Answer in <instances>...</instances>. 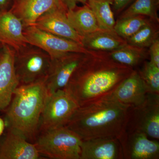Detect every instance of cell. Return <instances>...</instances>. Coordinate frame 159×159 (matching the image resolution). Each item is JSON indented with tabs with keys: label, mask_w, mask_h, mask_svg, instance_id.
I'll use <instances>...</instances> for the list:
<instances>
[{
	"label": "cell",
	"mask_w": 159,
	"mask_h": 159,
	"mask_svg": "<svg viewBox=\"0 0 159 159\" xmlns=\"http://www.w3.org/2000/svg\"><path fill=\"white\" fill-rule=\"evenodd\" d=\"M112 92L80 104L65 126L82 140L102 137L121 139L130 107L118 101Z\"/></svg>",
	"instance_id": "cell-1"
},
{
	"label": "cell",
	"mask_w": 159,
	"mask_h": 159,
	"mask_svg": "<svg viewBox=\"0 0 159 159\" xmlns=\"http://www.w3.org/2000/svg\"><path fill=\"white\" fill-rule=\"evenodd\" d=\"M134 70L114 61L107 52L90 51L63 89L79 105L113 91Z\"/></svg>",
	"instance_id": "cell-2"
},
{
	"label": "cell",
	"mask_w": 159,
	"mask_h": 159,
	"mask_svg": "<svg viewBox=\"0 0 159 159\" xmlns=\"http://www.w3.org/2000/svg\"><path fill=\"white\" fill-rule=\"evenodd\" d=\"M45 81L19 85L5 110L6 129L19 134L32 143L39 134L40 119L48 94Z\"/></svg>",
	"instance_id": "cell-3"
},
{
	"label": "cell",
	"mask_w": 159,
	"mask_h": 159,
	"mask_svg": "<svg viewBox=\"0 0 159 159\" xmlns=\"http://www.w3.org/2000/svg\"><path fill=\"white\" fill-rule=\"evenodd\" d=\"M82 140L66 126L42 132L34 145L41 156L51 159H80Z\"/></svg>",
	"instance_id": "cell-4"
},
{
	"label": "cell",
	"mask_w": 159,
	"mask_h": 159,
	"mask_svg": "<svg viewBox=\"0 0 159 159\" xmlns=\"http://www.w3.org/2000/svg\"><path fill=\"white\" fill-rule=\"evenodd\" d=\"M51 62L46 52L29 44L15 51L14 69L19 85L45 80Z\"/></svg>",
	"instance_id": "cell-5"
},
{
	"label": "cell",
	"mask_w": 159,
	"mask_h": 159,
	"mask_svg": "<svg viewBox=\"0 0 159 159\" xmlns=\"http://www.w3.org/2000/svg\"><path fill=\"white\" fill-rule=\"evenodd\" d=\"M79 104L65 90L48 93L43 108L39 124V134L65 126Z\"/></svg>",
	"instance_id": "cell-6"
},
{
	"label": "cell",
	"mask_w": 159,
	"mask_h": 159,
	"mask_svg": "<svg viewBox=\"0 0 159 159\" xmlns=\"http://www.w3.org/2000/svg\"><path fill=\"white\" fill-rule=\"evenodd\" d=\"M139 132L159 139V94L148 93L142 103L129 109L125 133Z\"/></svg>",
	"instance_id": "cell-7"
},
{
	"label": "cell",
	"mask_w": 159,
	"mask_h": 159,
	"mask_svg": "<svg viewBox=\"0 0 159 159\" xmlns=\"http://www.w3.org/2000/svg\"><path fill=\"white\" fill-rule=\"evenodd\" d=\"M23 34L28 44L42 49L51 59L66 53H88L90 51L80 43L46 32L33 25L24 27Z\"/></svg>",
	"instance_id": "cell-8"
},
{
	"label": "cell",
	"mask_w": 159,
	"mask_h": 159,
	"mask_svg": "<svg viewBox=\"0 0 159 159\" xmlns=\"http://www.w3.org/2000/svg\"><path fill=\"white\" fill-rule=\"evenodd\" d=\"M89 53L70 52L51 59V66L45 81L48 93L64 89Z\"/></svg>",
	"instance_id": "cell-9"
},
{
	"label": "cell",
	"mask_w": 159,
	"mask_h": 159,
	"mask_svg": "<svg viewBox=\"0 0 159 159\" xmlns=\"http://www.w3.org/2000/svg\"><path fill=\"white\" fill-rule=\"evenodd\" d=\"M125 159H159V142L139 132L124 133L121 139Z\"/></svg>",
	"instance_id": "cell-10"
},
{
	"label": "cell",
	"mask_w": 159,
	"mask_h": 159,
	"mask_svg": "<svg viewBox=\"0 0 159 159\" xmlns=\"http://www.w3.org/2000/svg\"><path fill=\"white\" fill-rule=\"evenodd\" d=\"M15 51L3 45L0 54V111H4L11 102L19 83L14 69Z\"/></svg>",
	"instance_id": "cell-11"
},
{
	"label": "cell",
	"mask_w": 159,
	"mask_h": 159,
	"mask_svg": "<svg viewBox=\"0 0 159 159\" xmlns=\"http://www.w3.org/2000/svg\"><path fill=\"white\" fill-rule=\"evenodd\" d=\"M33 25L46 32L81 44L82 38L69 22L66 11L61 5L44 13L36 20Z\"/></svg>",
	"instance_id": "cell-12"
},
{
	"label": "cell",
	"mask_w": 159,
	"mask_h": 159,
	"mask_svg": "<svg viewBox=\"0 0 159 159\" xmlns=\"http://www.w3.org/2000/svg\"><path fill=\"white\" fill-rule=\"evenodd\" d=\"M41 157L34 143L11 129L0 139V159H39Z\"/></svg>",
	"instance_id": "cell-13"
},
{
	"label": "cell",
	"mask_w": 159,
	"mask_h": 159,
	"mask_svg": "<svg viewBox=\"0 0 159 159\" xmlns=\"http://www.w3.org/2000/svg\"><path fill=\"white\" fill-rule=\"evenodd\" d=\"M80 159H123L119 139L102 137L82 140Z\"/></svg>",
	"instance_id": "cell-14"
},
{
	"label": "cell",
	"mask_w": 159,
	"mask_h": 159,
	"mask_svg": "<svg viewBox=\"0 0 159 159\" xmlns=\"http://www.w3.org/2000/svg\"><path fill=\"white\" fill-rule=\"evenodd\" d=\"M61 5L59 0H14L9 10L25 27L34 25L44 13Z\"/></svg>",
	"instance_id": "cell-15"
},
{
	"label": "cell",
	"mask_w": 159,
	"mask_h": 159,
	"mask_svg": "<svg viewBox=\"0 0 159 159\" xmlns=\"http://www.w3.org/2000/svg\"><path fill=\"white\" fill-rule=\"evenodd\" d=\"M112 92L118 101L129 107L142 103L148 93L139 71L134 69Z\"/></svg>",
	"instance_id": "cell-16"
},
{
	"label": "cell",
	"mask_w": 159,
	"mask_h": 159,
	"mask_svg": "<svg viewBox=\"0 0 159 159\" xmlns=\"http://www.w3.org/2000/svg\"><path fill=\"white\" fill-rule=\"evenodd\" d=\"M21 21L9 10L0 11V43L15 51L29 44L23 34Z\"/></svg>",
	"instance_id": "cell-17"
},
{
	"label": "cell",
	"mask_w": 159,
	"mask_h": 159,
	"mask_svg": "<svg viewBox=\"0 0 159 159\" xmlns=\"http://www.w3.org/2000/svg\"><path fill=\"white\" fill-rule=\"evenodd\" d=\"M81 44L89 51L111 52L127 44L115 31L99 30L82 37Z\"/></svg>",
	"instance_id": "cell-18"
},
{
	"label": "cell",
	"mask_w": 159,
	"mask_h": 159,
	"mask_svg": "<svg viewBox=\"0 0 159 159\" xmlns=\"http://www.w3.org/2000/svg\"><path fill=\"white\" fill-rule=\"evenodd\" d=\"M69 22L81 38L99 29L93 11L86 4L66 11Z\"/></svg>",
	"instance_id": "cell-19"
},
{
	"label": "cell",
	"mask_w": 159,
	"mask_h": 159,
	"mask_svg": "<svg viewBox=\"0 0 159 159\" xmlns=\"http://www.w3.org/2000/svg\"><path fill=\"white\" fill-rule=\"evenodd\" d=\"M107 53L114 61L134 69L144 62L148 56L147 48H139L128 43Z\"/></svg>",
	"instance_id": "cell-20"
},
{
	"label": "cell",
	"mask_w": 159,
	"mask_h": 159,
	"mask_svg": "<svg viewBox=\"0 0 159 159\" xmlns=\"http://www.w3.org/2000/svg\"><path fill=\"white\" fill-rule=\"evenodd\" d=\"M86 4L96 17L99 29L115 31L116 21L111 9L112 0H88Z\"/></svg>",
	"instance_id": "cell-21"
},
{
	"label": "cell",
	"mask_w": 159,
	"mask_h": 159,
	"mask_svg": "<svg viewBox=\"0 0 159 159\" xmlns=\"http://www.w3.org/2000/svg\"><path fill=\"white\" fill-rule=\"evenodd\" d=\"M159 0H134L123 11L119 18L136 15L145 16L159 23L158 10Z\"/></svg>",
	"instance_id": "cell-22"
},
{
	"label": "cell",
	"mask_w": 159,
	"mask_h": 159,
	"mask_svg": "<svg viewBox=\"0 0 159 159\" xmlns=\"http://www.w3.org/2000/svg\"><path fill=\"white\" fill-rule=\"evenodd\" d=\"M159 23L150 20L136 33L126 40L127 43L140 48H148L159 38Z\"/></svg>",
	"instance_id": "cell-23"
},
{
	"label": "cell",
	"mask_w": 159,
	"mask_h": 159,
	"mask_svg": "<svg viewBox=\"0 0 159 159\" xmlns=\"http://www.w3.org/2000/svg\"><path fill=\"white\" fill-rule=\"evenodd\" d=\"M150 19L145 16L136 15L119 18L114 26V31L126 40L145 25Z\"/></svg>",
	"instance_id": "cell-24"
},
{
	"label": "cell",
	"mask_w": 159,
	"mask_h": 159,
	"mask_svg": "<svg viewBox=\"0 0 159 159\" xmlns=\"http://www.w3.org/2000/svg\"><path fill=\"white\" fill-rule=\"evenodd\" d=\"M139 71L148 93L159 94V67L150 61H145Z\"/></svg>",
	"instance_id": "cell-25"
},
{
	"label": "cell",
	"mask_w": 159,
	"mask_h": 159,
	"mask_svg": "<svg viewBox=\"0 0 159 159\" xmlns=\"http://www.w3.org/2000/svg\"><path fill=\"white\" fill-rule=\"evenodd\" d=\"M150 61L159 67V38L157 39L148 48Z\"/></svg>",
	"instance_id": "cell-26"
},
{
	"label": "cell",
	"mask_w": 159,
	"mask_h": 159,
	"mask_svg": "<svg viewBox=\"0 0 159 159\" xmlns=\"http://www.w3.org/2000/svg\"><path fill=\"white\" fill-rule=\"evenodd\" d=\"M113 8L116 13H121L134 0H112Z\"/></svg>",
	"instance_id": "cell-27"
},
{
	"label": "cell",
	"mask_w": 159,
	"mask_h": 159,
	"mask_svg": "<svg viewBox=\"0 0 159 159\" xmlns=\"http://www.w3.org/2000/svg\"><path fill=\"white\" fill-rule=\"evenodd\" d=\"M61 4L62 5L66 11L74 9L77 6L78 3L84 5L86 4L88 0H59Z\"/></svg>",
	"instance_id": "cell-28"
},
{
	"label": "cell",
	"mask_w": 159,
	"mask_h": 159,
	"mask_svg": "<svg viewBox=\"0 0 159 159\" xmlns=\"http://www.w3.org/2000/svg\"><path fill=\"white\" fill-rule=\"evenodd\" d=\"M14 0H0V11L9 10Z\"/></svg>",
	"instance_id": "cell-29"
},
{
	"label": "cell",
	"mask_w": 159,
	"mask_h": 159,
	"mask_svg": "<svg viewBox=\"0 0 159 159\" xmlns=\"http://www.w3.org/2000/svg\"><path fill=\"white\" fill-rule=\"evenodd\" d=\"M5 128H6V125H5V121L4 119L0 117V137L2 134Z\"/></svg>",
	"instance_id": "cell-30"
},
{
	"label": "cell",
	"mask_w": 159,
	"mask_h": 159,
	"mask_svg": "<svg viewBox=\"0 0 159 159\" xmlns=\"http://www.w3.org/2000/svg\"><path fill=\"white\" fill-rule=\"evenodd\" d=\"M3 45L2 44L0 43V54H1V51H2V48Z\"/></svg>",
	"instance_id": "cell-31"
}]
</instances>
